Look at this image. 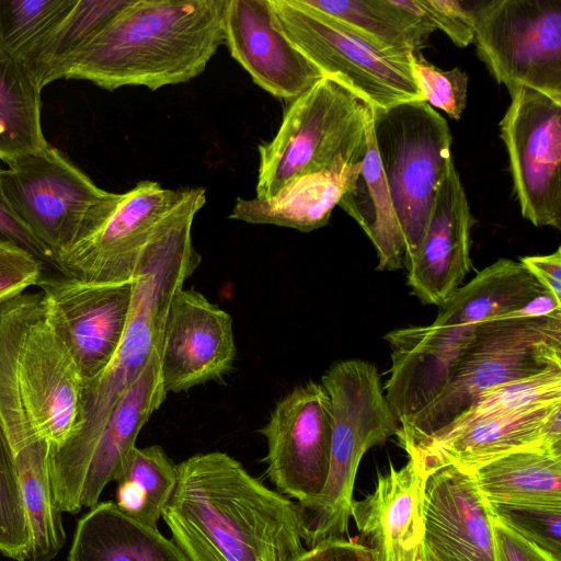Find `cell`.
Returning a JSON list of instances; mask_svg holds the SVG:
<instances>
[{"instance_id":"1","label":"cell","mask_w":561,"mask_h":561,"mask_svg":"<svg viewBox=\"0 0 561 561\" xmlns=\"http://www.w3.org/2000/svg\"><path fill=\"white\" fill-rule=\"evenodd\" d=\"M162 518L187 561H293L307 548L297 503L222 451L176 465Z\"/></svg>"},{"instance_id":"2","label":"cell","mask_w":561,"mask_h":561,"mask_svg":"<svg viewBox=\"0 0 561 561\" xmlns=\"http://www.w3.org/2000/svg\"><path fill=\"white\" fill-rule=\"evenodd\" d=\"M203 207L201 197L188 195L145 252L119 346L104 371L82 383L75 428L61 446L49 451L53 492L61 513H68L92 449L116 403L158 348L173 295L201 263L192 226Z\"/></svg>"},{"instance_id":"3","label":"cell","mask_w":561,"mask_h":561,"mask_svg":"<svg viewBox=\"0 0 561 561\" xmlns=\"http://www.w3.org/2000/svg\"><path fill=\"white\" fill-rule=\"evenodd\" d=\"M228 0H131L70 62L64 79L156 91L199 76L225 44Z\"/></svg>"},{"instance_id":"4","label":"cell","mask_w":561,"mask_h":561,"mask_svg":"<svg viewBox=\"0 0 561 561\" xmlns=\"http://www.w3.org/2000/svg\"><path fill=\"white\" fill-rule=\"evenodd\" d=\"M82 379L42 291L0 304V423L12 450L61 446L75 428Z\"/></svg>"},{"instance_id":"5","label":"cell","mask_w":561,"mask_h":561,"mask_svg":"<svg viewBox=\"0 0 561 561\" xmlns=\"http://www.w3.org/2000/svg\"><path fill=\"white\" fill-rule=\"evenodd\" d=\"M321 385L331 402L330 462L320 493L297 503L307 548L347 534L359 462L368 449L385 444L400 428L373 363L336 362L323 374Z\"/></svg>"},{"instance_id":"6","label":"cell","mask_w":561,"mask_h":561,"mask_svg":"<svg viewBox=\"0 0 561 561\" xmlns=\"http://www.w3.org/2000/svg\"><path fill=\"white\" fill-rule=\"evenodd\" d=\"M374 106L331 77L288 103L275 136L259 146L256 198L271 199L293 181L342 162H360Z\"/></svg>"},{"instance_id":"7","label":"cell","mask_w":561,"mask_h":561,"mask_svg":"<svg viewBox=\"0 0 561 561\" xmlns=\"http://www.w3.org/2000/svg\"><path fill=\"white\" fill-rule=\"evenodd\" d=\"M561 367V314L497 318L477 325L440 393L397 437L430 435L466 411L483 392Z\"/></svg>"},{"instance_id":"8","label":"cell","mask_w":561,"mask_h":561,"mask_svg":"<svg viewBox=\"0 0 561 561\" xmlns=\"http://www.w3.org/2000/svg\"><path fill=\"white\" fill-rule=\"evenodd\" d=\"M373 131L408 268L425 237L438 187L454 164L453 137L446 119L422 100L374 107Z\"/></svg>"},{"instance_id":"9","label":"cell","mask_w":561,"mask_h":561,"mask_svg":"<svg viewBox=\"0 0 561 561\" xmlns=\"http://www.w3.org/2000/svg\"><path fill=\"white\" fill-rule=\"evenodd\" d=\"M2 169V192L15 215L57 257L93 233L123 193L96 186L55 147L20 157Z\"/></svg>"},{"instance_id":"10","label":"cell","mask_w":561,"mask_h":561,"mask_svg":"<svg viewBox=\"0 0 561 561\" xmlns=\"http://www.w3.org/2000/svg\"><path fill=\"white\" fill-rule=\"evenodd\" d=\"M282 34L321 72L374 107L422 100L410 54L379 50L353 30L302 0H268Z\"/></svg>"},{"instance_id":"11","label":"cell","mask_w":561,"mask_h":561,"mask_svg":"<svg viewBox=\"0 0 561 561\" xmlns=\"http://www.w3.org/2000/svg\"><path fill=\"white\" fill-rule=\"evenodd\" d=\"M472 34L499 84L561 102V0L474 1Z\"/></svg>"},{"instance_id":"12","label":"cell","mask_w":561,"mask_h":561,"mask_svg":"<svg viewBox=\"0 0 561 561\" xmlns=\"http://www.w3.org/2000/svg\"><path fill=\"white\" fill-rule=\"evenodd\" d=\"M500 121L513 191L525 219L561 229V102L525 87L508 90Z\"/></svg>"},{"instance_id":"13","label":"cell","mask_w":561,"mask_h":561,"mask_svg":"<svg viewBox=\"0 0 561 561\" xmlns=\"http://www.w3.org/2000/svg\"><path fill=\"white\" fill-rule=\"evenodd\" d=\"M187 191L138 182L93 233L57 257V271L88 283L135 280L145 252L168 227Z\"/></svg>"},{"instance_id":"14","label":"cell","mask_w":561,"mask_h":561,"mask_svg":"<svg viewBox=\"0 0 561 561\" xmlns=\"http://www.w3.org/2000/svg\"><path fill=\"white\" fill-rule=\"evenodd\" d=\"M267 443L266 474L297 503L322 490L329 471L332 414L321 382L309 381L276 402L260 430Z\"/></svg>"},{"instance_id":"15","label":"cell","mask_w":561,"mask_h":561,"mask_svg":"<svg viewBox=\"0 0 561 561\" xmlns=\"http://www.w3.org/2000/svg\"><path fill=\"white\" fill-rule=\"evenodd\" d=\"M36 286L45 295L54 322L78 367L82 383L100 376L125 333L135 280L88 283L43 275Z\"/></svg>"},{"instance_id":"16","label":"cell","mask_w":561,"mask_h":561,"mask_svg":"<svg viewBox=\"0 0 561 561\" xmlns=\"http://www.w3.org/2000/svg\"><path fill=\"white\" fill-rule=\"evenodd\" d=\"M236 353L231 316L201 293L179 289L169 304L160 341L165 392L220 380L232 369Z\"/></svg>"},{"instance_id":"17","label":"cell","mask_w":561,"mask_h":561,"mask_svg":"<svg viewBox=\"0 0 561 561\" xmlns=\"http://www.w3.org/2000/svg\"><path fill=\"white\" fill-rule=\"evenodd\" d=\"M408 454L404 466L390 465L379 473L375 489L351 505L358 540L373 549L380 561H425L424 495L430 476L422 456L407 440H398Z\"/></svg>"},{"instance_id":"18","label":"cell","mask_w":561,"mask_h":561,"mask_svg":"<svg viewBox=\"0 0 561 561\" xmlns=\"http://www.w3.org/2000/svg\"><path fill=\"white\" fill-rule=\"evenodd\" d=\"M410 442L432 471L453 466L469 472L496 458L524 450L561 447V401L473 422Z\"/></svg>"},{"instance_id":"19","label":"cell","mask_w":561,"mask_h":561,"mask_svg":"<svg viewBox=\"0 0 561 561\" xmlns=\"http://www.w3.org/2000/svg\"><path fill=\"white\" fill-rule=\"evenodd\" d=\"M225 44L255 84L288 103L325 77L277 28L268 0H228Z\"/></svg>"},{"instance_id":"20","label":"cell","mask_w":561,"mask_h":561,"mask_svg":"<svg viewBox=\"0 0 561 561\" xmlns=\"http://www.w3.org/2000/svg\"><path fill=\"white\" fill-rule=\"evenodd\" d=\"M425 561H496L490 505L470 473L432 471L424 495Z\"/></svg>"},{"instance_id":"21","label":"cell","mask_w":561,"mask_h":561,"mask_svg":"<svg viewBox=\"0 0 561 561\" xmlns=\"http://www.w3.org/2000/svg\"><path fill=\"white\" fill-rule=\"evenodd\" d=\"M476 220L459 173L451 164L440 183L421 248L408 270V285L423 304L442 306L471 270Z\"/></svg>"},{"instance_id":"22","label":"cell","mask_w":561,"mask_h":561,"mask_svg":"<svg viewBox=\"0 0 561 561\" xmlns=\"http://www.w3.org/2000/svg\"><path fill=\"white\" fill-rule=\"evenodd\" d=\"M165 396L159 344L142 373L116 403L92 449L68 513L76 514L99 503L104 488L117 480L139 432Z\"/></svg>"},{"instance_id":"23","label":"cell","mask_w":561,"mask_h":561,"mask_svg":"<svg viewBox=\"0 0 561 561\" xmlns=\"http://www.w3.org/2000/svg\"><path fill=\"white\" fill-rule=\"evenodd\" d=\"M362 161L342 162L301 176L271 199L237 198L229 218L301 232L319 229L329 222L334 207L357 176Z\"/></svg>"},{"instance_id":"24","label":"cell","mask_w":561,"mask_h":561,"mask_svg":"<svg viewBox=\"0 0 561 561\" xmlns=\"http://www.w3.org/2000/svg\"><path fill=\"white\" fill-rule=\"evenodd\" d=\"M68 561H187L158 528L145 525L114 502H102L77 523Z\"/></svg>"},{"instance_id":"25","label":"cell","mask_w":561,"mask_h":561,"mask_svg":"<svg viewBox=\"0 0 561 561\" xmlns=\"http://www.w3.org/2000/svg\"><path fill=\"white\" fill-rule=\"evenodd\" d=\"M468 473L490 506L561 508V447L513 453Z\"/></svg>"},{"instance_id":"26","label":"cell","mask_w":561,"mask_h":561,"mask_svg":"<svg viewBox=\"0 0 561 561\" xmlns=\"http://www.w3.org/2000/svg\"><path fill=\"white\" fill-rule=\"evenodd\" d=\"M333 16L379 50L409 55L427 45L435 27L416 0H302Z\"/></svg>"},{"instance_id":"27","label":"cell","mask_w":561,"mask_h":561,"mask_svg":"<svg viewBox=\"0 0 561 561\" xmlns=\"http://www.w3.org/2000/svg\"><path fill=\"white\" fill-rule=\"evenodd\" d=\"M339 206L360 226L374 244L378 256L377 271H394L404 266V238L379 161L373 126L360 170Z\"/></svg>"},{"instance_id":"28","label":"cell","mask_w":561,"mask_h":561,"mask_svg":"<svg viewBox=\"0 0 561 561\" xmlns=\"http://www.w3.org/2000/svg\"><path fill=\"white\" fill-rule=\"evenodd\" d=\"M50 446L45 440L13 451L30 530V561H51L66 542L61 512L51 484Z\"/></svg>"},{"instance_id":"29","label":"cell","mask_w":561,"mask_h":561,"mask_svg":"<svg viewBox=\"0 0 561 561\" xmlns=\"http://www.w3.org/2000/svg\"><path fill=\"white\" fill-rule=\"evenodd\" d=\"M41 91L27 67L0 49V159L5 163L47 147Z\"/></svg>"},{"instance_id":"30","label":"cell","mask_w":561,"mask_h":561,"mask_svg":"<svg viewBox=\"0 0 561 561\" xmlns=\"http://www.w3.org/2000/svg\"><path fill=\"white\" fill-rule=\"evenodd\" d=\"M130 1L78 0L70 13L24 62L39 88L64 79L73 58Z\"/></svg>"},{"instance_id":"31","label":"cell","mask_w":561,"mask_h":561,"mask_svg":"<svg viewBox=\"0 0 561 561\" xmlns=\"http://www.w3.org/2000/svg\"><path fill=\"white\" fill-rule=\"evenodd\" d=\"M176 479V465L160 446H135L116 480L115 504L129 517L157 528Z\"/></svg>"},{"instance_id":"32","label":"cell","mask_w":561,"mask_h":561,"mask_svg":"<svg viewBox=\"0 0 561 561\" xmlns=\"http://www.w3.org/2000/svg\"><path fill=\"white\" fill-rule=\"evenodd\" d=\"M77 1L0 0V49L24 64Z\"/></svg>"},{"instance_id":"33","label":"cell","mask_w":561,"mask_h":561,"mask_svg":"<svg viewBox=\"0 0 561 561\" xmlns=\"http://www.w3.org/2000/svg\"><path fill=\"white\" fill-rule=\"evenodd\" d=\"M556 401H561V367H553L481 393L466 411L432 434L446 433L483 419L511 414Z\"/></svg>"},{"instance_id":"34","label":"cell","mask_w":561,"mask_h":561,"mask_svg":"<svg viewBox=\"0 0 561 561\" xmlns=\"http://www.w3.org/2000/svg\"><path fill=\"white\" fill-rule=\"evenodd\" d=\"M30 530L14 454L0 423V553L28 560Z\"/></svg>"},{"instance_id":"35","label":"cell","mask_w":561,"mask_h":561,"mask_svg":"<svg viewBox=\"0 0 561 561\" xmlns=\"http://www.w3.org/2000/svg\"><path fill=\"white\" fill-rule=\"evenodd\" d=\"M410 64L422 101L460 119L467 105L468 75L459 68L443 70L421 51L410 54Z\"/></svg>"},{"instance_id":"36","label":"cell","mask_w":561,"mask_h":561,"mask_svg":"<svg viewBox=\"0 0 561 561\" xmlns=\"http://www.w3.org/2000/svg\"><path fill=\"white\" fill-rule=\"evenodd\" d=\"M492 513L526 540L561 561V508L490 506Z\"/></svg>"},{"instance_id":"37","label":"cell","mask_w":561,"mask_h":561,"mask_svg":"<svg viewBox=\"0 0 561 561\" xmlns=\"http://www.w3.org/2000/svg\"><path fill=\"white\" fill-rule=\"evenodd\" d=\"M416 4L435 30L443 31L455 45L467 47L472 43L474 1L416 0Z\"/></svg>"},{"instance_id":"38","label":"cell","mask_w":561,"mask_h":561,"mask_svg":"<svg viewBox=\"0 0 561 561\" xmlns=\"http://www.w3.org/2000/svg\"><path fill=\"white\" fill-rule=\"evenodd\" d=\"M45 266L31 253L10 243H0V304L36 285Z\"/></svg>"},{"instance_id":"39","label":"cell","mask_w":561,"mask_h":561,"mask_svg":"<svg viewBox=\"0 0 561 561\" xmlns=\"http://www.w3.org/2000/svg\"><path fill=\"white\" fill-rule=\"evenodd\" d=\"M2 169L0 168V174ZM0 243H10L31 253L44 266L56 268L53 253L27 229L10 207L0 181Z\"/></svg>"},{"instance_id":"40","label":"cell","mask_w":561,"mask_h":561,"mask_svg":"<svg viewBox=\"0 0 561 561\" xmlns=\"http://www.w3.org/2000/svg\"><path fill=\"white\" fill-rule=\"evenodd\" d=\"M492 527L496 561H559L526 540L493 513Z\"/></svg>"},{"instance_id":"41","label":"cell","mask_w":561,"mask_h":561,"mask_svg":"<svg viewBox=\"0 0 561 561\" xmlns=\"http://www.w3.org/2000/svg\"><path fill=\"white\" fill-rule=\"evenodd\" d=\"M293 561H380L358 538H328L307 548Z\"/></svg>"},{"instance_id":"42","label":"cell","mask_w":561,"mask_h":561,"mask_svg":"<svg viewBox=\"0 0 561 561\" xmlns=\"http://www.w3.org/2000/svg\"><path fill=\"white\" fill-rule=\"evenodd\" d=\"M519 262L558 300L561 301V248L546 255H528Z\"/></svg>"},{"instance_id":"43","label":"cell","mask_w":561,"mask_h":561,"mask_svg":"<svg viewBox=\"0 0 561 561\" xmlns=\"http://www.w3.org/2000/svg\"><path fill=\"white\" fill-rule=\"evenodd\" d=\"M554 314H561V301L548 289H543L507 318H540Z\"/></svg>"}]
</instances>
